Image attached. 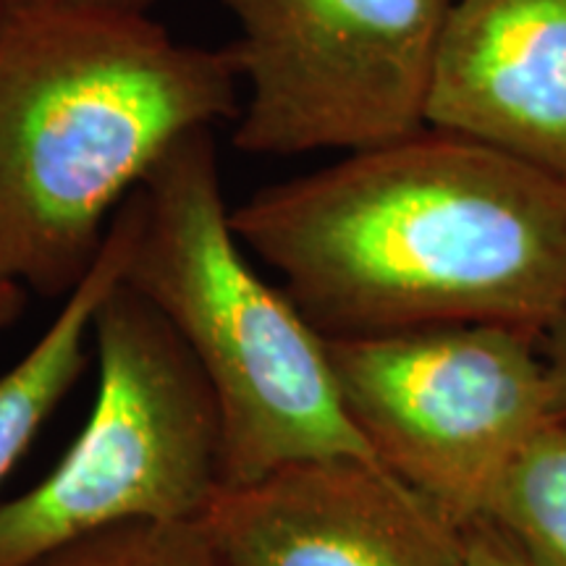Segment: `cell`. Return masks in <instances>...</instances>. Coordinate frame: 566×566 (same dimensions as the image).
Segmentation results:
<instances>
[{
  "label": "cell",
  "mask_w": 566,
  "mask_h": 566,
  "mask_svg": "<svg viewBox=\"0 0 566 566\" xmlns=\"http://www.w3.org/2000/svg\"><path fill=\"white\" fill-rule=\"evenodd\" d=\"M92 412L59 464L0 501V566L126 522H202L223 480L216 396L174 325L124 279L92 321Z\"/></svg>",
  "instance_id": "cell-4"
},
{
  "label": "cell",
  "mask_w": 566,
  "mask_h": 566,
  "mask_svg": "<svg viewBox=\"0 0 566 566\" xmlns=\"http://www.w3.org/2000/svg\"><path fill=\"white\" fill-rule=\"evenodd\" d=\"M71 3L95 6V9H111V11H129V13H150L158 0H71Z\"/></svg>",
  "instance_id": "cell-15"
},
{
  "label": "cell",
  "mask_w": 566,
  "mask_h": 566,
  "mask_svg": "<svg viewBox=\"0 0 566 566\" xmlns=\"http://www.w3.org/2000/svg\"><path fill=\"white\" fill-rule=\"evenodd\" d=\"M428 126L485 142L566 184V0H454Z\"/></svg>",
  "instance_id": "cell-8"
},
{
  "label": "cell",
  "mask_w": 566,
  "mask_h": 566,
  "mask_svg": "<svg viewBox=\"0 0 566 566\" xmlns=\"http://www.w3.org/2000/svg\"><path fill=\"white\" fill-rule=\"evenodd\" d=\"M132 208L124 281L174 325L216 396L226 485L315 457L375 462L344 412L328 338L233 233L212 132L176 142Z\"/></svg>",
  "instance_id": "cell-3"
},
{
  "label": "cell",
  "mask_w": 566,
  "mask_h": 566,
  "mask_svg": "<svg viewBox=\"0 0 566 566\" xmlns=\"http://www.w3.org/2000/svg\"><path fill=\"white\" fill-rule=\"evenodd\" d=\"M541 357L546 367L551 415L554 420H566V304L543 331Z\"/></svg>",
  "instance_id": "cell-12"
},
{
  "label": "cell",
  "mask_w": 566,
  "mask_h": 566,
  "mask_svg": "<svg viewBox=\"0 0 566 566\" xmlns=\"http://www.w3.org/2000/svg\"><path fill=\"white\" fill-rule=\"evenodd\" d=\"M467 566H530L504 535L488 522L467 530Z\"/></svg>",
  "instance_id": "cell-13"
},
{
  "label": "cell",
  "mask_w": 566,
  "mask_h": 566,
  "mask_svg": "<svg viewBox=\"0 0 566 566\" xmlns=\"http://www.w3.org/2000/svg\"><path fill=\"white\" fill-rule=\"evenodd\" d=\"M328 354L375 462L464 533L488 522L509 467L554 420L541 338L509 325L328 338Z\"/></svg>",
  "instance_id": "cell-5"
},
{
  "label": "cell",
  "mask_w": 566,
  "mask_h": 566,
  "mask_svg": "<svg viewBox=\"0 0 566 566\" xmlns=\"http://www.w3.org/2000/svg\"><path fill=\"white\" fill-rule=\"evenodd\" d=\"M202 527L226 566H467L464 530L354 454L226 485Z\"/></svg>",
  "instance_id": "cell-7"
},
{
  "label": "cell",
  "mask_w": 566,
  "mask_h": 566,
  "mask_svg": "<svg viewBox=\"0 0 566 566\" xmlns=\"http://www.w3.org/2000/svg\"><path fill=\"white\" fill-rule=\"evenodd\" d=\"M231 226L325 338L467 323L541 338L566 304V184L436 126L271 184Z\"/></svg>",
  "instance_id": "cell-1"
},
{
  "label": "cell",
  "mask_w": 566,
  "mask_h": 566,
  "mask_svg": "<svg viewBox=\"0 0 566 566\" xmlns=\"http://www.w3.org/2000/svg\"><path fill=\"white\" fill-rule=\"evenodd\" d=\"M250 155L365 153L428 126L451 0H221Z\"/></svg>",
  "instance_id": "cell-6"
},
{
  "label": "cell",
  "mask_w": 566,
  "mask_h": 566,
  "mask_svg": "<svg viewBox=\"0 0 566 566\" xmlns=\"http://www.w3.org/2000/svg\"><path fill=\"white\" fill-rule=\"evenodd\" d=\"M134 233L132 197L113 218L97 263L61 302L59 315L32 349L0 375V483L24 459L34 438L84 373L92 349V321L108 292L124 279Z\"/></svg>",
  "instance_id": "cell-9"
},
{
  "label": "cell",
  "mask_w": 566,
  "mask_h": 566,
  "mask_svg": "<svg viewBox=\"0 0 566 566\" xmlns=\"http://www.w3.org/2000/svg\"><path fill=\"white\" fill-rule=\"evenodd\" d=\"M488 525L530 566H566V420L530 438L495 493Z\"/></svg>",
  "instance_id": "cell-10"
},
{
  "label": "cell",
  "mask_w": 566,
  "mask_h": 566,
  "mask_svg": "<svg viewBox=\"0 0 566 566\" xmlns=\"http://www.w3.org/2000/svg\"><path fill=\"white\" fill-rule=\"evenodd\" d=\"M27 566H226L202 522H126L61 543Z\"/></svg>",
  "instance_id": "cell-11"
},
{
  "label": "cell",
  "mask_w": 566,
  "mask_h": 566,
  "mask_svg": "<svg viewBox=\"0 0 566 566\" xmlns=\"http://www.w3.org/2000/svg\"><path fill=\"white\" fill-rule=\"evenodd\" d=\"M451 3H454V0H451Z\"/></svg>",
  "instance_id": "cell-17"
},
{
  "label": "cell",
  "mask_w": 566,
  "mask_h": 566,
  "mask_svg": "<svg viewBox=\"0 0 566 566\" xmlns=\"http://www.w3.org/2000/svg\"><path fill=\"white\" fill-rule=\"evenodd\" d=\"M231 48L150 13L6 0L0 17V279L66 300L122 205L176 142L239 116Z\"/></svg>",
  "instance_id": "cell-2"
},
{
  "label": "cell",
  "mask_w": 566,
  "mask_h": 566,
  "mask_svg": "<svg viewBox=\"0 0 566 566\" xmlns=\"http://www.w3.org/2000/svg\"><path fill=\"white\" fill-rule=\"evenodd\" d=\"M3 6H6V0H0V17H3Z\"/></svg>",
  "instance_id": "cell-16"
},
{
  "label": "cell",
  "mask_w": 566,
  "mask_h": 566,
  "mask_svg": "<svg viewBox=\"0 0 566 566\" xmlns=\"http://www.w3.org/2000/svg\"><path fill=\"white\" fill-rule=\"evenodd\" d=\"M27 304V289L19 286L9 279H0V334L9 331L13 323L24 313Z\"/></svg>",
  "instance_id": "cell-14"
}]
</instances>
